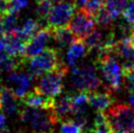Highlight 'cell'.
Returning <instances> with one entry per match:
<instances>
[{
    "mask_svg": "<svg viewBox=\"0 0 134 133\" xmlns=\"http://www.w3.org/2000/svg\"><path fill=\"white\" fill-rule=\"evenodd\" d=\"M39 30H40V23L34 21V19H26L21 25L17 26V27L13 31L17 33L26 43L39 31Z\"/></svg>",
    "mask_w": 134,
    "mask_h": 133,
    "instance_id": "cell-17",
    "label": "cell"
},
{
    "mask_svg": "<svg viewBox=\"0 0 134 133\" xmlns=\"http://www.w3.org/2000/svg\"><path fill=\"white\" fill-rule=\"evenodd\" d=\"M7 80L10 85V88L12 89L16 97L22 99L30 88L31 83L34 80V76L31 75L30 73H22L14 70L9 73Z\"/></svg>",
    "mask_w": 134,
    "mask_h": 133,
    "instance_id": "cell-10",
    "label": "cell"
},
{
    "mask_svg": "<svg viewBox=\"0 0 134 133\" xmlns=\"http://www.w3.org/2000/svg\"><path fill=\"white\" fill-rule=\"evenodd\" d=\"M87 53V48L81 39H75L68 49L66 60L67 65L70 66H75L79 60L83 58Z\"/></svg>",
    "mask_w": 134,
    "mask_h": 133,
    "instance_id": "cell-18",
    "label": "cell"
},
{
    "mask_svg": "<svg viewBox=\"0 0 134 133\" xmlns=\"http://www.w3.org/2000/svg\"><path fill=\"white\" fill-rule=\"evenodd\" d=\"M81 130V128L76 125L75 123H74L71 119H68L65 121H62L60 133H77Z\"/></svg>",
    "mask_w": 134,
    "mask_h": 133,
    "instance_id": "cell-26",
    "label": "cell"
},
{
    "mask_svg": "<svg viewBox=\"0 0 134 133\" xmlns=\"http://www.w3.org/2000/svg\"><path fill=\"white\" fill-rule=\"evenodd\" d=\"M5 127H6V118L2 113H0V130Z\"/></svg>",
    "mask_w": 134,
    "mask_h": 133,
    "instance_id": "cell-31",
    "label": "cell"
},
{
    "mask_svg": "<svg viewBox=\"0 0 134 133\" xmlns=\"http://www.w3.org/2000/svg\"><path fill=\"white\" fill-rule=\"evenodd\" d=\"M95 65L107 82V90L112 93L120 91L123 87V74L122 66L119 63V59L112 55L100 53L96 57Z\"/></svg>",
    "mask_w": 134,
    "mask_h": 133,
    "instance_id": "cell-3",
    "label": "cell"
},
{
    "mask_svg": "<svg viewBox=\"0 0 134 133\" xmlns=\"http://www.w3.org/2000/svg\"><path fill=\"white\" fill-rule=\"evenodd\" d=\"M127 5L126 0H106V7L108 9L113 20L118 19L122 12L124 7Z\"/></svg>",
    "mask_w": 134,
    "mask_h": 133,
    "instance_id": "cell-22",
    "label": "cell"
},
{
    "mask_svg": "<svg viewBox=\"0 0 134 133\" xmlns=\"http://www.w3.org/2000/svg\"><path fill=\"white\" fill-rule=\"evenodd\" d=\"M53 2H55V3H59V2H64V1H66V0H52Z\"/></svg>",
    "mask_w": 134,
    "mask_h": 133,
    "instance_id": "cell-34",
    "label": "cell"
},
{
    "mask_svg": "<svg viewBox=\"0 0 134 133\" xmlns=\"http://www.w3.org/2000/svg\"><path fill=\"white\" fill-rule=\"evenodd\" d=\"M69 71V66L62 62L54 70L39 76L34 90L43 94L45 96L56 98L59 97L64 88V78Z\"/></svg>",
    "mask_w": 134,
    "mask_h": 133,
    "instance_id": "cell-4",
    "label": "cell"
},
{
    "mask_svg": "<svg viewBox=\"0 0 134 133\" xmlns=\"http://www.w3.org/2000/svg\"><path fill=\"white\" fill-rule=\"evenodd\" d=\"M75 6L74 3L59 2L52 7L47 18V24L51 29L68 26L75 13Z\"/></svg>",
    "mask_w": 134,
    "mask_h": 133,
    "instance_id": "cell-7",
    "label": "cell"
},
{
    "mask_svg": "<svg viewBox=\"0 0 134 133\" xmlns=\"http://www.w3.org/2000/svg\"><path fill=\"white\" fill-rule=\"evenodd\" d=\"M71 83L72 87L80 92L96 91L101 85V80L97 74V66L87 63L74 68L71 70Z\"/></svg>",
    "mask_w": 134,
    "mask_h": 133,
    "instance_id": "cell-5",
    "label": "cell"
},
{
    "mask_svg": "<svg viewBox=\"0 0 134 133\" xmlns=\"http://www.w3.org/2000/svg\"><path fill=\"white\" fill-rule=\"evenodd\" d=\"M34 1H35V2L37 3V2H39V1H41V0H34Z\"/></svg>",
    "mask_w": 134,
    "mask_h": 133,
    "instance_id": "cell-36",
    "label": "cell"
},
{
    "mask_svg": "<svg viewBox=\"0 0 134 133\" xmlns=\"http://www.w3.org/2000/svg\"><path fill=\"white\" fill-rule=\"evenodd\" d=\"M52 38V29L50 26H44L42 30H39L30 41H27L25 46V51L23 58L26 61L31 59L32 57L38 55L45 49L50 39Z\"/></svg>",
    "mask_w": 134,
    "mask_h": 133,
    "instance_id": "cell-8",
    "label": "cell"
},
{
    "mask_svg": "<svg viewBox=\"0 0 134 133\" xmlns=\"http://www.w3.org/2000/svg\"><path fill=\"white\" fill-rule=\"evenodd\" d=\"M4 33H5V30H4L3 18H2V16L0 15V35H3Z\"/></svg>",
    "mask_w": 134,
    "mask_h": 133,
    "instance_id": "cell-32",
    "label": "cell"
},
{
    "mask_svg": "<svg viewBox=\"0 0 134 133\" xmlns=\"http://www.w3.org/2000/svg\"><path fill=\"white\" fill-rule=\"evenodd\" d=\"M129 103L134 107V93H130V96H129Z\"/></svg>",
    "mask_w": 134,
    "mask_h": 133,
    "instance_id": "cell-33",
    "label": "cell"
},
{
    "mask_svg": "<svg viewBox=\"0 0 134 133\" xmlns=\"http://www.w3.org/2000/svg\"><path fill=\"white\" fill-rule=\"evenodd\" d=\"M0 111L7 115H14L18 111L17 97L10 87L3 85L0 88Z\"/></svg>",
    "mask_w": 134,
    "mask_h": 133,
    "instance_id": "cell-13",
    "label": "cell"
},
{
    "mask_svg": "<svg viewBox=\"0 0 134 133\" xmlns=\"http://www.w3.org/2000/svg\"><path fill=\"white\" fill-rule=\"evenodd\" d=\"M122 85L128 93H134V68L122 69Z\"/></svg>",
    "mask_w": 134,
    "mask_h": 133,
    "instance_id": "cell-25",
    "label": "cell"
},
{
    "mask_svg": "<svg viewBox=\"0 0 134 133\" xmlns=\"http://www.w3.org/2000/svg\"><path fill=\"white\" fill-rule=\"evenodd\" d=\"M112 92L107 90L106 92H88V102L91 107L96 109L98 112H104L110 108L113 104Z\"/></svg>",
    "mask_w": 134,
    "mask_h": 133,
    "instance_id": "cell-16",
    "label": "cell"
},
{
    "mask_svg": "<svg viewBox=\"0 0 134 133\" xmlns=\"http://www.w3.org/2000/svg\"><path fill=\"white\" fill-rule=\"evenodd\" d=\"M103 32L100 30H95L94 29L92 31H90L84 38H82L81 40L83 41L84 45L87 48V51L90 52L94 49L98 48L102 42H103Z\"/></svg>",
    "mask_w": 134,
    "mask_h": 133,
    "instance_id": "cell-19",
    "label": "cell"
},
{
    "mask_svg": "<svg viewBox=\"0 0 134 133\" xmlns=\"http://www.w3.org/2000/svg\"><path fill=\"white\" fill-rule=\"evenodd\" d=\"M71 95L66 94L55 99L54 106L51 109L58 121H65L70 119L69 117L72 115V100Z\"/></svg>",
    "mask_w": 134,
    "mask_h": 133,
    "instance_id": "cell-12",
    "label": "cell"
},
{
    "mask_svg": "<svg viewBox=\"0 0 134 133\" xmlns=\"http://www.w3.org/2000/svg\"><path fill=\"white\" fill-rule=\"evenodd\" d=\"M110 133L134 132V107L127 104H115L105 113Z\"/></svg>",
    "mask_w": 134,
    "mask_h": 133,
    "instance_id": "cell-2",
    "label": "cell"
},
{
    "mask_svg": "<svg viewBox=\"0 0 134 133\" xmlns=\"http://www.w3.org/2000/svg\"><path fill=\"white\" fill-rule=\"evenodd\" d=\"M90 133H110V127L103 112H97L94 118L93 127L90 129Z\"/></svg>",
    "mask_w": 134,
    "mask_h": 133,
    "instance_id": "cell-21",
    "label": "cell"
},
{
    "mask_svg": "<svg viewBox=\"0 0 134 133\" xmlns=\"http://www.w3.org/2000/svg\"><path fill=\"white\" fill-rule=\"evenodd\" d=\"M123 18L125 22L128 23L130 26H134V1H131L127 4L122 10Z\"/></svg>",
    "mask_w": 134,
    "mask_h": 133,
    "instance_id": "cell-27",
    "label": "cell"
},
{
    "mask_svg": "<svg viewBox=\"0 0 134 133\" xmlns=\"http://www.w3.org/2000/svg\"><path fill=\"white\" fill-rule=\"evenodd\" d=\"M9 11V0H0V15H4Z\"/></svg>",
    "mask_w": 134,
    "mask_h": 133,
    "instance_id": "cell-30",
    "label": "cell"
},
{
    "mask_svg": "<svg viewBox=\"0 0 134 133\" xmlns=\"http://www.w3.org/2000/svg\"><path fill=\"white\" fill-rule=\"evenodd\" d=\"M93 20L97 26L103 27V29H110V26H112L113 21H114L105 5L94 15Z\"/></svg>",
    "mask_w": 134,
    "mask_h": 133,
    "instance_id": "cell-20",
    "label": "cell"
},
{
    "mask_svg": "<svg viewBox=\"0 0 134 133\" xmlns=\"http://www.w3.org/2000/svg\"><path fill=\"white\" fill-rule=\"evenodd\" d=\"M77 133H83V132H82V131H79V132H77Z\"/></svg>",
    "mask_w": 134,
    "mask_h": 133,
    "instance_id": "cell-37",
    "label": "cell"
},
{
    "mask_svg": "<svg viewBox=\"0 0 134 133\" xmlns=\"http://www.w3.org/2000/svg\"><path fill=\"white\" fill-rule=\"evenodd\" d=\"M20 119L30 127L32 133H54L58 119L52 110L34 109L26 106L19 110Z\"/></svg>",
    "mask_w": 134,
    "mask_h": 133,
    "instance_id": "cell-1",
    "label": "cell"
},
{
    "mask_svg": "<svg viewBox=\"0 0 134 133\" xmlns=\"http://www.w3.org/2000/svg\"><path fill=\"white\" fill-rule=\"evenodd\" d=\"M61 51L57 48L47 47L38 55L32 57L27 61L29 73L34 77L41 76L42 74L54 70L63 61H61Z\"/></svg>",
    "mask_w": 134,
    "mask_h": 133,
    "instance_id": "cell-6",
    "label": "cell"
},
{
    "mask_svg": "<svg viewBox=\"0 0 134 133\" xmlns=\"http://www.w3.org/2000/svg\"><path fill=\"white\" fill-rule=\"evenodd\" d=\"M52 38L58 47L57 49L60 51L69 47L75 39H77L69 26L52 29Z\"/></svg>",
    "mask_w": 134,
    "mask_h": 133,
    "instance_id": "cell-15",
    "label": "cell"
},
{
    "mask_svg": "<svg viewBox=\"0 0 134 133\" xmlns=\"http://www.w3.org/2000/svg\"><path fill=\"white\" fill-rule=\"evenodd\" d=\"M133 133H134V132H133Z\"/></svg>",
    "mask_w": 134,
    "mask_h": 133,
    "instance_id": "cell-39",
    "label": "cell"
},
{
    "mask_svg": "<svg viewBox=\"0 0 134 133\" xmlns=\"http://www.w3.org/2000/svg\"><path fill=\"white\" fill-rule=\"evenodd\" d=\"M8 55V53L6 52V47H5V42H4L3 35H0V61L3 60L4 58H6Z\"/></svg>",
    "mask_w": 134,
    "mask_h": 133,
    "instance_id": "cell-29",
    "label": "cell"
},
{
    "mask_svg": "<svg viewBox=\"0 0 134 133\" xmlns=\"http://www.w3.org/2000/svg\"><path fill=\"white\" fill-rule=\"evenodd\" d=\"M22 102L25 106L34 109H43V110H51L54 106L55 98L45 96L43 94L35 91L27 92L22 98Z\"/></svg>",
    "mask_w": 134,
    "mask_h": 133,
    "instance_id": "cell-11",
    "label": "cell"
},
{
    "mask_svg": "<svg viewBox=\"0 0 134 133\" xmlns=\"http://www.w3.org/2000/svg\"><path fill=\"white\" fill-rule=\"evenodd\" d=\"M3 38L8 55L13 56V57H19V56L22 57L25 51L26 42L18 34L14 31L4 33Z\"/></svg>",
    "mask_w": 134,
    "mask_h": 133,
    "instance_id": "cell-14",
    "label": "cell"
},
{
    "mask_svg": "<svg viewBox=\"0 0 134 133\" xmlns=\"http://www.w3.org/2000/svg\"><path fill=\"white\" fill-rule=\"evenodd\" d=\"M29 4V0H9V9L10 11L19 12L26 8Z\"/></svg>",
    "mask_w": 134,
    "mask_h": 133,
    "instance_id": "cell-28",
    "label": "cell"
},
{
    "mask_svg": "<svg viewBox=\"0 0 134 133\" xmlns=\"http://www.w3.org/2000/svg\"><path fill=\"white\" fill-rule=\"evenodd\" d=\"M132 1H134V0H132Z\"/></svg>",
    "mask_w": 134,
    "mask_h": 133,
    "instance_id": "cell-38",
    "label": "cell"
},
{
    "mask_svg": "<svg viewBox=\"0 0 134 133\" xmlns=\"http://www.w3.org/2000/svg\"><path fill=\"white\" fill-rule=\"evenodd\" d=\"M96 24L87 13L77 9L69 24L70 30L77 39H82L95 29Z\"/></svg>",
    "mask_w": 134,
    "mask_h": 133,
    "instance_id": "cell-9",
    "label": "cell"
},
{
    "mask_svg": "<svg viewBox=\"0 0 134 133\" xmlns=\"http://www.w3.org/2000/svg\"><path fill=\"white\" fill-rule=\"evenodd\" d=\"M3 18V25L5 33L11 32L15 30L18 26V21H19V12L9 11L8 13L2 15Z\"/></svg>",
    "mask_w": 134,
    "mask_h": 133,
    "instance_id": "cell-24",
    "label": "cell"
},
{
    "mask_svg": "<svg viewBox=\"0 0 134 133\" xmlns=\"http://www.w3.org/2000/svg\"><path fill=\"white\" fill-rule=\"evenodd\" d=\"M52 0H41L37 2L35 7V15L40 22L47 23V18L52 9Z\"/></svg>",
    "mask_w": 134,
    "mask_h": 133,
    "instance_id": "cell-23",
    "label": "cell"
},
{
    "mask_svg": "<svg viewBox=\"0 0 134 133\" xmlns=\"http://www.w3.org/2000/svg\"><path fill=\"white\" fill-rule=\"evenodd\" d=\"M2 87V85H1V78H0V88Z\"/></svg>",
    "mask_w": 134,
    "mask_h": 133,
    "instance_id": "cell-35",
    "label": "cell"
}]
</instances>
